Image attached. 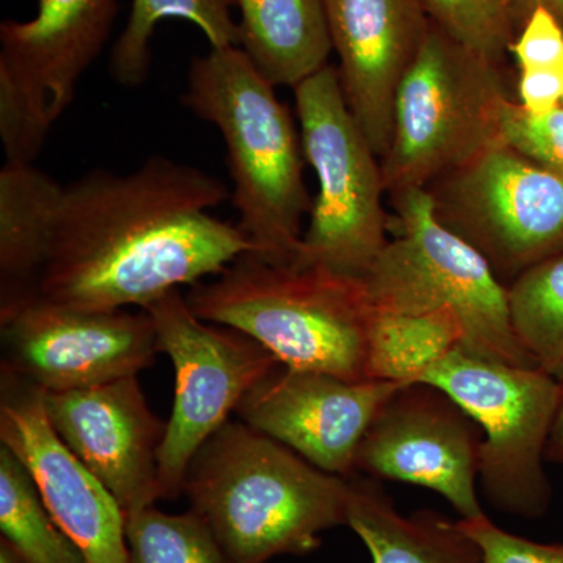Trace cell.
I'll return each mask as SVG.
<instances>
[{
  "label": "cell",
  "instance_id": "277c9868",
  "mask_svg": "<svg viewBox=\"0 0 563 563\" xmlns=\"http://www.w3.org/2000/svg\"><path fill=\"white\" fill-rule=\"evenodd\" d=\"M185 298L201 320L246 333L282 365L368 380L373 309L362 279L244 254Z\"/></svg>",
  "mask_w": 563,
  "mask_h": 563
},
{
  "label": "cell",
  "instance_id": "4fadbf2b",
  "mask_svg": "<svg viewBox=\"0 0 563 563\" xmlns=\"http://www.w3.org/2000/svg\"><path fill=\"white\" fill-rule=\"evenodd\" d=\"M0 444L20 459L88 563H129L120 504L52 428L43 391L7 373H0Z\"/></svg>",
  "mask_w": 563,
  "mask_h": 563
},
{
  "label": "cell",
  "instance_id": "9a60e30c",
  "mask_svg": "<svg viewBox=\"0 0 563 563\" xmlns=\"http://www.w3.org/2000/svg\"><path fill=\"white\" fill-rule=\"evenodd\" d=\"M52 428L113 495L124 515L154 506L166 422L155 417L136 376L92 387L43 391Z\"/></svg>",
  "mask_w": 563,
  "mask_h": 563
},
{
  "label": "cell",
  "instance_id": "8992f818",
  "mask_svg": "<svg viewBox=\"0 0 563 563\" xmlns=\"http://www.w3.org/2000/svg\"><path fill=\"white\" fill-rule=\"evenodd\" d=\"M507 101L499 63L466 49L432 22L396 95L391 143L380 158L385 191L428 190L503 143Z\"/></svg>",
  "mask_w": 563,
  "mask_h": 563
},
{
  "label": "cell",
  "instance_id": "e0dca14e",
  "mask_svg": "<svg viewBox=\"0 0 563 563\" xmlns=\"http://www.w3.org/2000/svg\"><path fill=\"white\" fill-rule=\"evenodd\" d=\"M117 11L118 0H38L33 20L0 24V73L20 85L51 125L101 55Z\"/></svg>",
  "mask_w": 563,
  "mask_h": 563
},
{
  "label": "cell",
  "instance_id": "d6986e66",
  "mask_svg": "<svg viewBox=\"0 0 563 563\" xmlns=\"http://www.w3.org/2000/svg\"><path fill=\"white\" fill-rule=\"evenodd\" d=\"M63 185L33 165L0 172V314L31 301L46 258Z\"/></svg>",
  "mask_w": 563,
  "mask_h": 563
},
{
  "label": "cell",
  "instance_id": "5bb4252c",
  "mask_svg": "<svg viewBox=\"0 0 563 563\" xmlns=\"http://www.w3.org/2000/svg\"><path fill=\"white\" fill-rule=\"evenodd\" d=\"M399 385L351 383L280 363L247 391L235 413L322 472L351 477L363 437Z\"/></svg>",
  "mask_w": 563,
  "mask_h": 563
},
{
  "label": "cell",
  "instance_id": "2e32d148",
  "mask_svg": "<svg viewBox=\"0 0 563 563\" xmlns=\"http://www.w3.org/2000/svg\"><path fill=\"white\" fill-rule=\"evenodd\" d=\"M340 85L377 157L391 143L393 109L432 27L422 0H325Z\"/></svg>",
  "mask_w": 563,
  "mask_h": 563
},
{
  "label": "cell",
  "instance_id": "d6a6232c",
  "mask_svg": "<svg viewBox=\"0 0 563 563\" xmlns=\"http://www.w3.org/2000/svg\"><path fill=\"white\" fill-rule=\"evenodd\" d=\"M547 462L563 465V384L547 446Z\"/></svg>",
  "mask_w": 563,
  "mask_h": 563
},
{
  "label": "cell",
  "instance_id": "30bf717a",
  "mask_svg": "<svg viewBox=\"0 0 563 563\" xmlns=\"http://www.w3.org/2000/svg\"><path fill=\"white\" fill-rule=\"evenodd\" d=\"M143 310L176 372L172 418L158 451L161 499H174L184 493L195 455L280 362L246 333L201 320L180 290Z\"/></svg>",
  "mask_w": 563,
  "mask_h": 563
},
{
  "label": "cell",
  "instance_id": "83f0119b",
  "mask_svg": "<svg viewBox=\"0 0 563 563\" xmlns=\"http://www.w3.org/2000/svg\"><path fill=\"white\" fill-rule=\"evenodd\" d=\"M51 128L20 85L0 73V139L5 162L33 165Z\"/></svg>",
  "mask_w": 563,
  "mask_h": 563
},
{
  "label": "cell",
  "instance_id": "cb8c5ba5",
  "mask_svg": "<svg viewBox=\"0 0 563 563\" xmlns=\"http://www.w3.org/2000/svg\"><path fill=\"white\" fill-rule=\"evenodd\" d=\"M515 335L537 368L563 384V252L507 287Z\"/></svg>",
  "mask_w": 563,
  "mask_h": 563
},
{
  "label": "cell",
  "instance_id": "1f68e13d",
  "mask_svg": "<svg viewBox=\"0 0 563 563\" xmlns=\"http://www.w3.org/2000/svg\"><path fill=\"white\" fill-rule=\"evenodd\" d=\"M509 2L517 33L533 11L540 9L550 11L563 24V0H509Z\"/></svg>",
  "mask_w": 563,
  "mask_h": 563
},
{
  "label": "cell",
  "instance_id": "7c38bea8",
  "mask_svg": "<svg viewBox=\"0 0 563 563\" xmlns=\"http://www.w3.org/2000/svg\"><path fill=\"white\" fill-rule=\"evenodd\" d=\"M483 432L435 385H399L374 418L355 457V474L439 493L461 520L484 515L477 496Z\"/></svg>",
  "mask_w": 563,
  "mask_h": 563
},
{
  "label": "cell",
  "instance_id": "484cf974",
  "mask_svg": "<svg viewBox=\"0 0 563 563\" xmlns=\"http://www.w3.org/2000/svg\"><path fill=\"white\" fill-rule=\"evenodd\" d=\"M422 5L446 35L499 65L517 36L509 0H422Z\"/></svg>",
  "mask_w": 563,
  "mask_h": 563
},
{
  "label": "cell",
  "instance_id": "d4e9b609",
  "mask_svg": "<svg viewBox=\"0 0 563 563\" xmlns=\"http://www.w3.org/2000/svg\"><path fill=\"white\" fill-rule=\"evenodd\" d=\"M125 543L129 563H232L192 510L173 515L151 506L128 514Z\"/></svg>",
  "mask_w": 563,
  "mask_h": 563
},
{
  "label": "cell",
  "instance_id": "f1b7e54d",
  "mask_svg": "<svg viewBox=\"0 0 563 563\" xmlns=\"http://www.w3.org/2000/svg\"><path fill=\"white\" fill-rule=\"evenodd\" d=\"M463 531L481 550V563H563V543H540L504 531L487 515L461 520Z\"/></svg>",
  "mask_w": 563,
  "mask_h": 563
},
{
  "label": "cell",
  "instance_id": "ac0fdd59",
  "mask_svg": "<svg viewBox=\"0 0 563 563\" xmlns=\"http://www.w3.org/2000/svg\"><path fill=\"white\" fill-rule=\"evenodd\" d=\"M346 526L357 533L373 563H481V550L461 523L433 510L399 512L380 481L347 477Z\"/></svg>",
  "mask_w": 563,
  "mask_h": 563
},
{
  "label": "cell",
  "instance_id": "8fae6325",
  "mask_svg": "<svg viewBox=\"0 0 563 563\" xmlns=\"http://www.w3.org/2000/svg\"><path fill=\"white\" fill-rule=\"evenodd\" d=\"M2 372L40 388L66 391L136 376L158 354L146 310H81L31 301L0 314Z\"/></svg>",
  "mask_w": 563,
  "mask_h": 563
},
{
  "label": "cell",
  "instance_id": "6da1fadb",
  "mask_svg": "<svg viewBox=\"0 0 563 563\" xmlns=\"http://www.w3.org/2000/svg\"><path fill=\"white\" fill-rule=\"evenodd\" d=\"M228 196L217 177L162 155L129 174H85L63 187L31 301L146 309L221 274L252 251L239 225L210 213Z\"/></svg>",
  "mask_w": 563,
  "mask_h": 563
},
{
  "label": "cell",
  "instance_id": "44dd1931",
  "mask_svg": "<svg viewBox=\"0 0 563 563\" xmlns=\"http://www.w3.org/2000/svg\"><path fill=\"white\" fill-rule=\"evenodd\" d=\"M465 331L453 310L420 314L373 313L366 377L384 383H420L429 368L463 346Z\"/></svg>",
  "mask_w": 563,
  "mask_h": 563
},
{
  "label": "cell",
  "instance_id": "4316f807",
  "mask_svg": "<svg viewBox=\"0 0 563 563\" xmlns=\"http://www.w3.org/2000/svg\"><path fill=\"white\" fill-rule=\"evenodd\" d=\"M501 140L529 162L563 177L562 107L547 114H531L509 99L503 110Z\"/></svg>",
  "mask_w": 563,
  "mask_h": 563
},
{
  "label": "cell",
  "instance_id": "4dcf8cb0",
  "mask_svg": "<svg viewBox=\"0 0 563 563\" xmlns=\"http://www.w3.org/2000/svg\"><path fill=\"white\" fill-rule=\"evenodd\" d=\"M518 98L531 114L559 109L563 102V69L523 70L518 79Z\"/></svg>",
  "mask_w": 563,
  "mask_h": 563
},
{
  "label": "cell",
  "instance_id": "3957f363",
  "mask_svg": "<svg viewBox=\"0 0 563 563\" xmlns=\"http://www.w3.org/2000/svg\"><path fill=\"white\" fill-rule=\"evenodd\" d=\"M181 102L224 140L236 225L251 243L250 254L295 265L312 199L303 184L301 132L276 87L242 47H210L192 58Z\"/></svg>",
  "mask_w": 563,
  "mask_h": 563
},
{
  "label": "cell",
  "instance_id": "7a4b0ae2",
  "mask_svg": "<svg viewBox=\"0 0 563 563\" xmlns=\"http://www.w3.org/2000/svg\"><path fill=\"white\" fill-rule=\"evenodd\" d=\"M184 493L232 563L312 553L346 525L347 477L322 472L243 421H228L195 455Z\"/></svg>",
  "mask_w": 563,
  "mask_h": 563
},
{
  "label": "cell",
  "instance_id": "f546056e",
  "mask_svg": "<svg viewBox=\"0 0 563 563\" xmlns=\"http://www.w3.org/2000/svg\"><path fill=\"white\" fill-rule=\"evenodd\" d=\"M523 70L563 69V24L547 10H536L521 25L509 49Z\"/></svg>",
  "mask_w": 563,
  "mask_h": 563
},
{
  "label": "cell",
  "instance_id": "7402d4cb",
  "mask_svg": "<svg viewBox=\"0 0 563 563\" xmlns=\"http://www.w3.org/2000/svg\"><path fill=\"white\" fill-rule=\"evenodd\" d=\"M233 0H132L131 14L110 55V73L118 84L136 88L150 76L151 40L166 18L190 21L201 29L210 47H240Z\"/></svg>",
  "mask_w": 563,
  "mask_h": 563
},
{
  "label": "cell",
  "instance_id": "e575fe53",
  "mask_svg": "<svg viewBox=\"0 0 563 563\" xmlns=\"http://www.w3.org/2000/svg\"><path fill=\"white\" fill-rule=\"evenodd\" d=\"M562 109H563V102H562Z\"/></svg>",
  "mask_w": 563,
  "mask_h": 563
},
{
  "label": "cell",
  "instance_id": "ba28073f",
  "mask_svg": "<svg viewBox=\"0 0 563 563\" xmlns=\"http://www.w3.org/2000/svg\"><path fill=\"white\" fill-rule=\"evenodd\" d=\"M420 383L435 385L483 432L479 484L499 512L537 520L550 510L547 446L562 384L536 366L488 361L457 347Z\"/></svg>",
  "mask_w": 563,
  "mask_h": 563
},
{
  "label": "cell",
  "instance_id": "603a6c76",
  "mask_svg": "<svg viewBox=\"0 0 563 563\" xmlns=\"http://www.w3.org/2000/svg\"><path fill=\"white\" fill-rule=\"evenodd\" d=\"M0 531L27 563H88L44 506L31 474L0 444Z\"/></svg>",
  "mask_w": 563,
  "mask_h": 563
},
{
  "label": "cell",
  "instance_id": "52a82bcc",
  "mask_svg": "<svg viewBox=\"0 0 563 563\" xmlns=\"http://www.w3.org/2000/svg\"><path fill=\"white\" fill-rule=\"evenodd\" d=\"M292 91L303 157L318 180L295 265L363 279L390 240L380 158L347 107L336 66Z\"/></svg>",
  "mask_w": 563,
  "mask_h": 563
},
{
  "label": "cell",
  "instance_id": "836d02e7",
  "mask_svg": "<svg viewBox=\"0 0 563 563\" xmlns=\"http://www.w3.org/2000/svg\"><path fill=\"white\" fill-rule=\"evenodd\" d=\"M0 563H27L5 539H0Z\"/></svg>",
  "mask_w": 563,
  "mask_h": 563
},
{
  "label": "cell",
  "instance_id": "5b68a950",
  "mask_svg": "<svg viewBox=\"0 0 563 563\" xmlns=\"http://www.w3.org/2000/svg\"><path fill=\"white\" fill-rule=\"evenodd\" d=\"M391 239L363 277L373 313L453 310L463 350L517 366H536L515 335L509 296L488 263L437 220L428 190L390 196Z\"/></svg>",
  "mask_w": 563,
  "mask_h": 563
},
{
  "label": "cell",
  "instance_id": "9c48e42d",
  "mask_svg": "<svg viewBox=\"0 0 563 563\" xmlns=\"http://www.w3.org/2000/svg\"><path fill=\"white\" fill-rule=\"evenodd\" d=\"M428 192L437 220L506 287L563 252V177L504 143L444 174Z\"/></svg>",
  "mask_w": 563,
  "mask_h": 563
},
{
  "label": "cell",
  "instance_id": "ffe728a7",
  "mask_svg": "<svg viewBox=\"0 0 563 563\" xmlns=\"http://www.w3.org/2000/svg\"><path fill=\"white\" fill-rule=\"evenodd\" d=\"M240 47L274 87H291L329 65L325 0H233Z\"/></svg>",
  "mask_w": 563,
  "mask_h": 563
}]
</instances>
